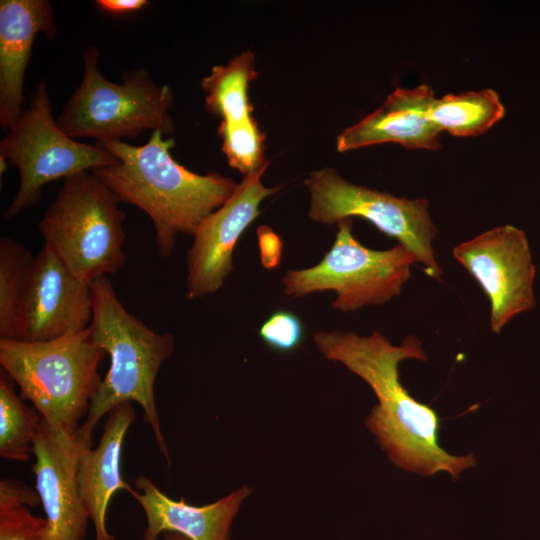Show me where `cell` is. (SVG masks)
<instances>
[{"mask_svg": "<svg viewBox=\"0 0 540 540\" xmlns=\"http://www.w3.org/2000/svg\"><path fill=\"white\" fill-rule=\"evenodd\" d=\"M7 163H8V162H7L5 159L0 158V172H1V174H3V172L6 171V169H7Z\"/></svg>", "mask_w": 540, "mask_h": 540, "instance_id": "83f0119b", "label": "cell"}, {"mask_svg": "<svg viewBox=\"0 0 540 540\" xmlns=\"http://www.w3.org/2000/svg\"><path fill=\"white\" fill-rule=\"evenodd\" d=\"M136 417L131 402L107 414L98 446L82 450L78 458L77 485L82 504L92 521L95 540H115L108 531L106 516L110 501L119 491L133 488L121 473V452L125 435Z\"/></svg>", "mask_w": 540, "mask_h": 540, "instance_id": "e0dca14e", "label": "cell"}, {"mask_svg": "<svg viewBox=\"0 0 540 540\" xmlns=\"http://www.w3.org/2000/svg\"><path fill=\"white\" fill-rule=\"evenodd\" d=\"M83 447L75 436L53 431L41 421L34 438L32 471L48 522L51 540H84L89 517L77 485V466Z\"/></svg>", "mask_w": 540, "mask_h": 540, "instance_id": "4fadbf2b", "label": "cell"}, {"mask_svg": "<svg viewBox=\"0 0 540 540\" xmlns=\"http://www.w3.org/2000/svg\"><path fill=\"white\" fill-rule=\"evenodd\" d=\"M313 342L327 360L345 365L375 393V405L366 427L402 470L430 476L448 472L457 480L476 465L473 454L455 456L439 444L440 419L430 406L412 397L399 379V364L406 359L426 361L420 340L408 335L399 346L378 331L360 336L351 331H321Z\"/></svg>", "mask_w": 540, "mask_h": 540, "instance_id": "6da1fadb", "label": "cell"}, {"mask_svg": "<svg viewBox=\"0 0 540 540\" xmlns=\"http://www.w3.org/2000/svg\"><path fill=\"white\" fill-rule=\"evenodd\" d=\"M0 158L16 167L20 176L18 190L3 213L4 220L36 205L44 185L118 162L98 143L78 141L60 128L44 79L31 93L28 108L1 139Z\"/></svg>", "mask_w": 540, "mask_h": 540, "instance_id": "52a82bcc", "label": "cell"}, {"mask_svg": "<svg viewBox=\"0 0 540 540\" xmlns=\"http://www.w3.org/2000/svg\"><path fill=\"white\" fill-rule=\"evenodd\" d=\"M130 495L139 503L146 516L143 540H157L165 532H175L190 540H230L231 523L250 489L242 486L225 497L194 506L184 499L169 498L145 475L134 479Z\"/></svg>", "mask_w": 540, "mask_h": 540, "instance_id": "2e32d148", "label": "cell"}, {"mask_svg": "<svg viewBox=\"0 0 540 540\" xmlns=\"http://www.w3.org/2000/svg\"><path fill=\"white\" fill-rule=\"evenodd\" d=\"M107 352L84 331L48 341L0 339V365L58 434L73 437L102 382Z\"/></svg>", "mask_w": 540, "mask_h": 540, "instance_id": "277c9868", "label": "cell"}, {"mask_svg": "<svg viewBox=\"0 0 540 540\" xmlns=\"http://www.w3.org/2000/svg\"><path fill=\"white\" fill-rule=\"evenodd\" d=\"M163 540H190V539L175 532H165L163 533Z\"/></svg>", "mask_w": 540, "mask_h": 540, "instance_id": "4316f807", "label": "cell"}, {"mask_svg": "<svg viewBox=\"0 0 540 540\" xmlns=\"http://www.w3.org/2000/svg\"><path fill=\"white\" fill-rule=\"evenodd\" d=\"M118 159L91 171L119 199L152 220L158 253L170 257L180 234L193 237L200 224L234 193L238 183L219 173L187 170L170 154L174 139L153 131L147 143L97 142Z\"/></svg>", "mask_w": 540, "mask_h": 540, "instance_id": "7a4b0ae2", "label": "cell"}, {"mask_svg": "<svg viewBox=\"0 0 540 540\" xmlns=\"http://www.w3.org/2000/svg\"><path fill=\"white\" fill-rule=\"evenodd\" d=\"M34 260L23 244L0 239V339L17 340L18 310Z\"/></svg>", "mask_w": 540, "mask_h": 540, "instance_id": "44dd1931", "label": "cell"}, {"mask_svg": "<svg viewBox=\"0 0 540 540\" xmlns=\"http://www.w3.org/2000/svg\"><path fill=\"white\" fill-rule=\"evenodd\" d=\"M217 134L229 166L243 176L269 165L264 158L265 134L253 117L238 122L221 121Z\"/></svg>", "mask_w": 540, "mask_h": 540, "instance_id": "603a6c76", "label": "cell"}, {"mask_svg": "<svg viewBox=\"0 0 540 540\" xmlns=\"http://www.w3.org/2000/svg\"><path fill=\"white\" fill-rule=\"evenodd\" d=\"M304 333L303 322L289 310L273 312L259 329L261 340L270 349L280 353L292 352L300 347Z\"/></svg>", "mask_w": 540, "mask_h": 540, "instance_id": "cb8c5ba5", "label": "cell"}, {"mask_svg": "<svg viewBox=\"0 0 540 540\" xmlns=\"http://www.w3.org/2000/svg\"><path fill=\"white\" fill-rule=\"evenodd\" d=\"M453 256L488 297L494 333L535 307V266L523 230L512 225L491 228L456 245Z\"/></svg>", "mask_w": 540, "mask_h": 540, "instance_id": "30bf717a", "label": "cell"}, {"mask_svg": "<svg viewBox=\"0 0 540 540\" xmlns=\"http://www.w3.org/2000/svg\"><path fill=\"white\" fill-rule=\"evenodd\" d=\"M41 421L35 408L29 407L14 389V381L0 373V457L27 462Z\"/></svg>", "mask_w": 540, "mask_h": 540, "instance_id": "ffe728a7", "label": "cell"}, {"mask_svg": "<svg viewBox=\"0 0 540 540\" xmlns=\"http://www.w3.org/2000/svg\"><path fill=\"white\" fill-rule=\"evenodd\" d=\"M99 58L95 46L83 52V77L57 118L60 128L76 140L97 142L133 138L144 130L174 133L171 89L155 83L144 67L125 71L122 82L114 83L102 74Z\"/></svg>", "mask_w": 540, "mask_h": 540, "instance_id": "5b68a950", "label": "cell"}, {"mask_svg": "<svg viewBox=\"0 0 540 540\" xmlns=\"http://www.w3.org/2000/svg\"><path fill=\"white\" fill-rule=\"evenodd\" d=\"M435 98L426 84L396 88L378 109L340 132L337 150L347 152L382 143H396L407 149H439L442 131L428 117Z\"/></svg>", "mask_w": 540, "mask_h": 540, "instance_id": "9a60e30c", "label": "cell"}, {"mask_svg": "<svg viewBox=\"0 0 540 540\" xmlns=\"http://www.w3.org/2000/svg\"><path fill=\"white\" fill-rule=\"evenodd\" d=\"M95 6L108 15H126L137 12L149 4L146 0H96Z\"/></svg>", "mask_w": 540, "mask_h": 540, "instance_id": "484cf974", "label": "cell"}, {"mask_svg": "<svg viewBox=\"0 0 540 540\" xmlns=\"http://www.w3.org/2000/svg\"><path fill=\"white\" fill-rule=\"evenodd\" d=\"M91 320V282L73 274L44 244L19 306L17 340L56 339L86 330Z\"/></svg>", "mask_w": 540, "mask_h": 540, "instance_id": "7c38bea8", "label": "cell"}, {"mask_svg": "<svg viewBox=\"0 0 540 540\" xmlns=\"http://www.w3.org/2000/svg\"><path fill=\"white\" fill-rule=\"evenodd\" d=\"M40 504L36 490L21 481H0V540H51L46 518L30 508Z\"/></svg>", "mask_w": 540, "mask_h": 540, "instance_id": "7402d4cb", "label": "cell"}, {"mask_svg": "<svg viewBox=\"0 0 540 540\" xmlns=\"http://www.w3.org/2000/svg\"><path fill=\"white\" fill-rule=\"evenodd\" d=\"M120 203L92 172L64 179L38 223L44 244L88 282L116 273L126 262Z\"/></svg>", "mask_w": 540, "mask_h": 540, "instance_id": "8992f818", "label": "cell"}, {"mask_svg": "<svg viewBox=\"0 0 540 540\" xmlns=\"http://www.w3.org/2000/svg\"><path fill=\"white\" fill-rule=\"evenodd\" d=\"M260 259L264 267L273 269L279 265L282 254V241L268 226H260L257 230Z\"/></svg>", "mask_w": 540, "mask_h": 540, "instance_id": "d4e9b609", "label": "cell"}, {"mask_svg": "<svg viewBox=\"0 0 540 540\" xmlns=\"http://www.w3.org/2000/svg\"><path fill=\"white\" fill-rule=\"evenodd\" d=\"M304 184L310 195L308 217L312 221L338 224L352 217L362 218L406 247L429 277L440 278L442 269L432 244L438 230L427 199L397 197L356 185L332 168L312 171Z\"/></svg>", "mask_w": 540, "mask_h": 540, "instance_id": "9c48e42d", "label": "cell"}, {"mask_svg": "<svg viewBox=\"0 0 540 540\" xmlns=\"http://www.w3.org/2000/svg\"><path fill=\"white\" fill-rule=\"evenodd\" d=\"M337 225L335 241L318 264L284 274L285 293L300 298L333 290L332 308L343 313L383 305L400 295L414 255L400 244L387 250L365 247L354 237L351 219Z\"/></svg>", "mask_w": 540, "mask_h": 540, "instance_id": "ba28073f", "label": "cell"}, {"mask_svg": "<svg viewBox=\"0 0 540 540\" xmlns=\"http://www.w3.org/2000/svg\"><path fill=\"white\" fill-rule=\"evenodd\" d=\"M39 33L55 38L48 0L0 1V126L8 131L23 113L24 78Z\"/></svg>", "mask_w": 540, "mask_h": 540, "instance_id": "5bb4252c", "label": "cell"}, {"mask_svg": "<svg viewBox=\"0 0 540 540\" xmlns=\"http://www.w3.org/2000/svg\"><path fill=\"white\" fill-rule=\"evenodd\" d=\"M92 320L90 338L110 356V367L102 379L89 411L76 433L77 440L91 448L98 421L114 408L138 403L156 444L170 464L155 403V382L162 364L173 354L171 333H159L130 313L120 301L108 276L91 282Z\"/></svg>", "mask_w": 540, "mask_h": 540, "instance_id": "3957f363", "label": "cell"}, {"mask_svg": "<svg viewBox=\"0 0 540 540\" xmlns=\"http://www.w3.org/2000/svg\"><path fill=\"white\" fill-rule=\"evenodd\" d=\"M252 51H244L231 58L226 65H217L201 80L206 92L207 110L221 121L238 122L252 118L253 105L249 102V83L258 77Z\"/></svg>", "mask_w": 540, "mask_h": 540, "instance_id": "ac0fdd59", "label": "cell"}, {"mask_svg": "<svg viewBox=\"0 0 540 540\" xmlns=\"http://www.w3.org/2000/svg\"><path fill=\"white\" fill-rule=\"evenodd\" d=\"M267 167L243 176L232 196L210 214L193 235L186 259V297L189 300L216 293L234 270L233 253L238 241L260 215L262 201L281 189V186L262 184Z\"/></svg>", "mask_w": 540, "mask_h": 540, "instance_id": "8fae6325", "label": "cell"}, {"mask_svg": "<svg viewBox=\"0 0 540 540\" xmlns=\"http://www.w3.org/2000/svg\"><path fill=\"white\" fill-rule=\"evenodd\" d=\"M505 108L496 91L483 89L435 98L428 117L442 132L471 137L485 133L504 116Z\"/></svg>", "mask_w": 540, "mask_h": 540, "instance_id": "d6986e66", "label": "cell"}]
</instances>
